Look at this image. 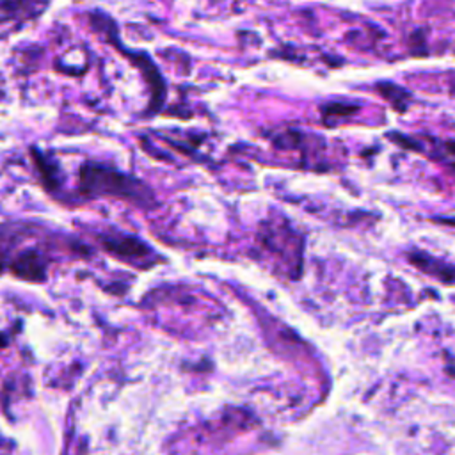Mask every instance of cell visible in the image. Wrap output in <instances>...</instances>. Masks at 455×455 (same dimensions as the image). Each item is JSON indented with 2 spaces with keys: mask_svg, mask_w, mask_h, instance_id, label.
Instances as JSON below:
<instances>
[{
  "mask_svg": "<svg viewBox=\"0 0 455 455\" xmlns=\"http://www.w3.org/2000/svg\"><path fill=\"white\" fill-rule=\"evenodd\" d=\"M379 91H380L389 101H393V105H395L398 110H403V108L407 107V100H405V98H409V94H407L403 89H400L398 85H393V84H380V85H379Z\"/></svg>",
  "mask_w": 455,
  "mask_h": 455,
  "instance_id": "cell-5",
  "label": "cell"
},
{
  "mask_svg": "<svg viewBox=\"0 0 455 455\" xmlns=\"http://www.w3.org/2000/svg\"><path fill=\"white\" fill-rule=\"evenodd\" d=\"M80 188L87 194H100V196H116L123 199H130L137 204H148L153 201L151 190L139 181L137 178L124 174L117 169L105 167L101 164L87 162L80 167L78 172Z\"/></svg>",
  "mask_w": 455,
  "mask_h": 455,
  "instance_id": "cell-1",
  "label": "cell"
},
{
  "mask_svg": "<svg viewBox=\"0 0 455 455\" xmlns=\"http://www.w3.org/2000/svg\"><path fill=\"white\" fill-rule=\"evenodd\" d=\"M450 148L455 151V142H451V144H450Z\"/></svg>",
  "mask_w": 455,
  "mask_h": 455,
  "instance_id": "cell-6",
  "label": "cell"
},
{
  "mask_svg": "<svg viewBox=\"0 0 455 455\" xmlns=\"http://www.w3.org/2000/svg\"><path fill=\"white\" fill-rule=\"evenodd\" d=\"M409 259L418 267L421 268L423 272H428V274H434L435 277L443 279V281H448V283H453L455 281V268H451L450 265H444L434 258H430L428 254L425 252H414L409 256Z\"/></svg>",
  "mask_w": 455,
  "mask_h": 455,
  "instance_id": "cell-4",
  "label": "cell"
},
{
  "mask_svg": "<svg viewBox=\"0 0 455 455\" xmlns=\"http://www.w3.org/2000/svg\"><path fill=\"white\" fill-rule=\"evenodd\" d=\"M101 240L110 252L130 261H135V259L142 261L144 258L151 256V251L140 240L132 236H101Z\"/></svg>",
  "mask_w": 455,
  "mask_h": 455,
  "instance_id": "cell-2",
  "label": "cell"
},
{
  "mask_svg": "<svg viewBox=\"0 0 455 455\" xmlns=\"http://www.w3.org/2000/svg\"><path fill=\"white\" fill-rule=\"evenodd\" d=\"M12 274H16L21 279L30 281H43L44 279V261L43 256L34 251H23L20 252L12 261Z\"/></svg>",
  "mask_w": 455,
  "mask_h": 455,
  "instance_id": "cell-3",
  "label": "cell"
}]
</instances>
